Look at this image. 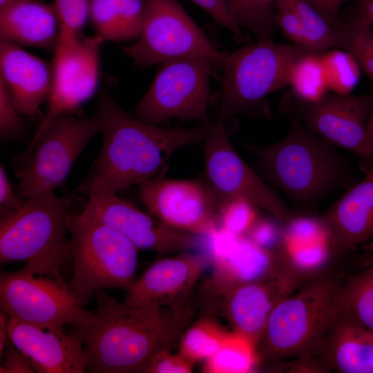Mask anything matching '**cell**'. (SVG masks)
<instances>
[{"mask_svg":"<svg viewBox=\"0 0 373 373\" xmlns=\"http://www.w3.org/2000/svg\"><path fill=\"white\" fill-rule=\"evenodd\" d=\"M95 324L74 328L91 373L142 372L151 357L175 345L189 320L188 309L141 307L95 292Z\"/></svg>","mask_w":373,"mask_h":373,"instance_id":"1","label":"cell"},{"mask_svg":"<svg viewBox=\"0 0 373 373\" xmlns=\"http://www.w3.org/2000/svg\"><path fill=\"white\" fill-rule=\"evenodd\" d=\"M104 120L99 155L86 179L101 181L118 191L162 177L178 149L204 142L218 121L188 128H165L145 122L124 111L107 91L99 94Z\"/></svg>","mask_w":373,"mask_h":373,"instance_id":"2","label":"cell"},{"mask_svg":"<svg viewBox=\"0 0 373 373\" xmlns=\"http://www.w3.org/2000/svg\"><path fill=\"white\" fill-rule=\"evenodd\" d=\"M281 140L269 146L243 144L256 157L258 173L280 190L299 215H309L329 195L354 185L348 160L337 146L294 119Z\"/></svg>","mask_w":373,"mask_h":373,"instance_id":"3","label":"cell"},{"mask_svg":"<svg viewBox=\"0 0 373 373\" xmlns=\"http://www.w3.org/2000/svg\"><path fill=\"white\" fill-rule=\"evenodd\" d=\"M72 202L71 197L44 192L0 220L1 265L25 262L23 268L34 274L64 281L61 272L72 262L67 224Z\"/></svg>","mask_w":373,"mask_h":373,"instance_id":"4","label":"cell"},{"mask_svg":"<svg viewBox=\"0 0 373 373\" xmlns=\"http://www.w3.org/2000/svg\"><path fill=\"white\" fill-rule=\"evenodd\" d=\"M343 278L321 274L279 300L256 343L258 361L309 354L338 310Z\"/></svg>","mask_w":373,"mask_h":373,"instance_id":"5","label":"cell"},{"mask_svg":"<svg viewBox=\"0 0 373 373\" xmlns=\"http://www.w3.org/2000/svg\"><path fill=\"white\" fill-rule=\"evenodd\" d=\"M308 52L294 44L257 41L227 53L218 120L238 115L270 118L267 97L288 84L293 66Z\"/></svg>","mask_w":373,"mask_h":373,"instance_id":"6","label":"cell"},{"mask_svg":"<svg viewBox=\"0 0 373 373\" xmlns=\"http://www.w3.org/2000/svg\"><path fill=\"white\" fill-rule=\"evenodd\" d=\"M73 276L69 287L85 305L97 290L127 289L135 281L138 249L117 231L81 213L67 217Z\"/></svg>","mask_w":373,"mask_h":373,"instance_id":"7","label":"cell"},{"mask_svg":"<svg viewBox=\"0 0 373 373\" xmlns=\"http://www.w3.org/2000/svg\"><path fill=\"white\" fill-rule=\"evenodd\" d=\"M104 127L99 108L90 117L67 113L52 120L12 160L13 171L21 178L17 193L26 199L53 191L65 181L88 142Z\"/></svg>","mask_w":373,"mask_h":373,"instance_id":"8","label":"cell"},{"mask_svg":"<svg viewBox=\"0 0 373 373\" xmlns=\"http://www.w3.org/2000/svg\"><path fill=\"white\" fill-rule=\"evenodd\" d=\"M136 39L124 52L141 68L189 57H207L222 68L227 55L216 48L177 0H146Z\"/></svg>","mask_w":373,"mask_h":373,"instance_id":"9","label":"cell"},{"mask_svg":"<svg viewBox=\"0 0 373 373\" xmlns=\"http://www.w3.org/2000/svg\"><path fill=\"white\" fill-rule=\"evenodd\" d=\"M1 309L9 317L43 329L86 328L96 314L86 310L64 281L23 267L0 276Z\"/></svg>","mask_w":373,"mask_h":373,"instance_id":"10","label":"cell"},{"mask_svg":"<svg viewBox=\"0 0 373 373\" xmlns=\"http://www.w3.org/2000/svg\"><path fill=\"white\" fill-rule=\"evenodd\" d=\"M215 63L207 57H189L162 63L134 115L154 125L176 118L208 122L211 98L210 77Z\"/></svg>","mask_w":373,"mask_h":373,"instance_id":"11","label":"cell"},{"mask_svg":"<svg viewBox=\"0 0 373 373\" xmlns=\"http://www.w3.org/2000/svg\"><path fill=\"white\" fill-rule=\"evenodd\" d=\"M215 131L204 141V181L213 194L219 211L234 199L249 201L283 224L296 213L242 160L229 140L225 122L218 120Z\"/></svg>","mask_w":373,"mask_h":373,"instance_id":"12","label":"cell"},{"mask_svg":"<svg viewBox=\"0 0 373 373\" xmlns=\"http://www.w3.org/2000/svg\"><path fill=\"white\" fill-rule=\"evenodd\" d=\"M373 108L371 95H327L320 100H303L288 92L280 102V109L289 119L305 126L314 134L367 160L373 159L366 124Z\"/></svg>","mask_w":373,"mask_h":373,"instance_id":"13","label":"cell"},{"mask_svg":"<svg viewBox=\"0 0 373 373\" xmlns=\"http://www.w3.org/2000/svg\"><path fill=\"white\" fill-rule=\"evenodd\" d=\"M79 189L88 196L82 212L121 233L138 250H151L164 256L187 250L198 243V235L171 227L143 212L99 180L86 179Z\"/></svg>","mask_w":373,"mask_h":373,"instance_id":"14","label":"cell"},{"mask_svg":"<svg viewBox=\"0 0 373 373\" xmlns=\"http://www.w3.org/2000/svg\"><path fill=\"white\" fill-rule=\"evenodd\" d=\"M104 41L98 35H81L73 41L56 43L47 110L32 140L59 115L67 113L79 115L82 105L97 89Z\"/></svg>","mask_w":373,"mask_h":373,"instance_id":"15","label":"cell"},{"mask_svg":"<svg viewBox=\"0 0 373 373\" xmlns=\"http://www.w3.org/2000/svg\"><path fill=\"white\" fill-rule=\"evenodd\" d=\"M138 185L149 213L168 226L204 236L218 228V206L205 181L162 176Z\"/></svg>","mask_w":373,"mask_h":373,"instance_id":"16","label":"cell"},{"mask_svg":"<svg viewBox=\"0 0 373 373\" xmlns=\"http://www.w3.org/2000/svg\"><path fill=\"white\" fill-rule=\"evenodd\" d=\"M296 363L297 370L373 373V330L340 303L334 320L313 350Z\"/></svg>","mask_w":373,"mask_h":373,"instance_id":"17","label":"cell"},{"mask_svg":"<svg viewBox=\"0 0 373 373\" xmlns=\"http://www.w3.org/2000/svg\"><path fill=\"white\" fill-rule=\"evenodd\" d=\"M207 238L215 268L212 285L220 294L238 285L267 278L287 266L280 249L262 248L246 236H236L220 227Z\"/></svg>","mask_w":373,"mask_h":373,"instance_id":"18","label":"cell"},{"mask_svg":"<svg viewBox=\"0 0 373 373\" xmlns=\"http://www.w3.org/2000/svg\"><path fill=\"white\" fill-rule=\"evenodd\" d=\"M207 262L202 254H183L160 259L126 289L124 301L141 307L188 309L187 300Z\"/></svg>","mask_w":373,"mask_h":373,"instance_id":"19","label":"cell"},{"mask_svg":"<svg viewBox=\"0 0 373 373\" xmlns=\"http://www.w3.org/2000/svg\"><path fill=\"white\" fill-rule=\"evenodd\" d=\"M299 283L300 275L285 267L267 278L235 286L222 294L225 316L235 332L256 344L275 305Z\"/></svg>","mask_w":373,"mask_h":373,"instance_id":"20","label":"cell"},{"mask_svg":"<svg viewBox=\"0 0 373 373\" xmlns=\"http://www.w3.org/2000/svg\"><path fill=\"white\" fill-rule=\"evenodd\" d=\"M9 340L30 360L37 372L84 373L87 361L82 343L63 329H43L9 317Z\"/></svg>","mask_w":373,"mask_h":373,"instance_id":"21","label":"cell"},{"mask_svg":"<svg viewBox=\"0 0 373 373\" xmlns=\"http://www.w3.org/2000/svg\"><path fill=\"white\" fill-rule=\"evenodd\" d=\"M333 255L373 242V164L356 182L319 217Z\"/></svg>","mask_w":373,"mask_h":373,"instance_id":"22","label":"cell"},{"mask_svg":"<svg viewBox=\"0 0 373 373\" xmlns=\"http://www.w3.org/2000/svg\"><path fill=\"white\" fill-rule=\"evenodd\" d=\"M0 77L19 113L32 120L42 119L40 107L49 93L51 66L19 45L1 39Z\"/></svg>","mask_w":373,"mask_h":373,"instance_id":"23","label":"cell"},{"mask_svg":"<svg viewBox=\"0 0 373 373\" xmlns=\"http://www.w3.org/2000/svg\"><path fill=\"white\" fill-rule=\"evenodd\" d=\"M58 21L53 5L37 0H14L0 8V35L17 45L55 47Z\"/></svg>","mask_w":373,"mask_h":373,"instance_id":"24","label":"cell"},{"mask_svg":"<svg viewBox=\"0 0 373 373\" xmlns=\"http://www.w3.org/2000/svg\"><path fill=\"white\" fill-rule=\"evenodd\" d=\"M146 0H90L89 17L97 35L104 41H120L138 37Z\"/></svg>","mask_w":373,"mask_h":373,"instance_id":"25","label":"cell"},{"mask_svg":"<svg viewBox=\"0 0 373 373\" xmlns=\"http://www.w3.org/2000/svg\"><path fill=\"white\" fill-rule=\"evenodd\" d=\"M256 344L246 336L229 332L219 350L207 359L204 370L211 373H245L258 363Z\"/></svg>","mask_w":373,"mask_h":373,"instance_id":"26","label":"cell"},{"mask_svg":"<svg viewBox=\"0 0 373 373\" xmlns=\"http://www.w3.org/2000/svg\"><path fill=\"white\" fill-rule=\"evenodd\" d=\"M360 10L337 28L339 47L351 54L373 83V31Z\"/></svg>","mask_w":373,"mask_h":373,"instance_id":"27","label":"cell"},{"mask_svg":"<svg viewBox=\"0 0 373 373\" xmlns=\"http://www.w3.org/2000/svg\"><path fill=\"white\" fill-rule=\"evenodd\" d=\"M340 303L358 321L373 330V265L343 278Z\"/></svg>","mask_w":373,"mask_h":373,"instance_id":"28","label":"cell"},{"mask_svg":"<svg viewBox=\"0 0 373 373\" xmlns=\"http://www.w3.org/2000/svg\"><path fill=\"white\" fill-rule=\"evenodd\" d=\"M290 92L309 102L320 100L328 90L321 54L308 52L293 66L288 79Z\"/></svg>","mask_w":373,"mask_h":373,"instance_id":"29","label":"cell"},{"mask_svg":"<svg viewBox=\"0 0 373 373\" xmlns=\"http://www.w3.org/2000/svg\"><path fill=\"white\" fill-rule=\"evenodd\" d=\"M228 333L213 321L202 319L181 336L180 352L193 363L207 360L219 350Z\"/></svg>","mask_w":373,"mask_h":373,"instance_id":"30","label":"cell"},{"mask_svg":"<svg viewBox=\"0 0 373 373\" xmlns=\"http://www.w3.org/2000/svg\"><path fill=\"white\" fill-rule=\"evenodd\" d=\"M232 15L242 28L250 30L257 41H273L276 24L275 10L260 0H227Z\"/></svg>","mask_w":373,"mask_h":373,"instance_id":"31","label":"cell"},{"mask_svg":"<svg viewBox=\"0 0 373 373\" xmlns=\"http://www.w3.org/2000/svg\"><path fill=\"white\" fill-rule=\"evenodd\" d=\"M296 12L311 42L312 51L321 54L339 47L337 30L307 0H285Z\"/></svg>","mask_w":373,"mask_h":373,"instance_id":"32","label":"cell"},{"mask_svg":"<svg viewBox=\"0 0 373 373\" xmlns=\"http://www.w3.org/2000/svg\"><path fill=\"white\" fill-rule=\"evenodd\" d=\"M328 89L347 95L360 77V66L349 52L333 50L321 54Z\"/></svg>","mask_w":373,"mask_h":373,"instance_id":"33","label":"cell"},{"mask_svg":"<svg viewBox=\"0 0 373 373\" xmlns=\"http://www.w3.org/2000/svg\"><path fill=\"white\" fill-rule=\"evenodd\" d=\"M53 7L58 21L57 42L79 37L89 17L90 0H55Z\"/></svg>","mask_w":373,"mask_h":373,"instance_id":"34","label":"cell"},{"mask_svg":"<svg viewBox=\"0 0 373 373\" xmlns=\"http://www.w3.org/2000/svg\"><path fill=\"white\" fill-rule=\"evenodd\" d=\"M258 208L243 199H234L221 209L219 221L222 228L236 236H245L258 218Z\"/></svg>","mask_w":373,"mask_h":373,"instance_id":"35","label":"cell"},{"mask_svg":"<svg viewBox=\"0 0 373 373\" xmlns=\"http://www.w3.org/2000/svg\"><path fill=\"white\" fill-rule=\"evenodd\" d=\"M275 23L293 44L309 52L311 42L296 12L285 0L275 1Z\"/></svg>","mask_w":373,"mask_h":373,"instance_id":"36","label":"cell"},{"mask_svg":"<svg viewBox=\"0 0 373 373\" xmlns=\"http://www.w3.org/2000/svg\"><path fill=\"white\" fill-rule=\"evenodd\" d=\"M23 124L14 104L10 90L0 77V137L10 141L20 137Z\"/></svg>","mask_w":373,"mask_h":373,"instance_id":"37","label":"cell"},{"mask_svg":"<svg viewBox=\"0 0 373 373\" xmlns=\"http://www.w3.org/2000/svg\"><path fill=\"white\" fill-rule=\"evenodd\" d=\"M218 25L229 30L234 39L239 43L247 38L242 29L236 21L227 0H191Z\"/></svg>","mask_w":373,"mask_h":373,"instance_id":"38","label":"cell"},{"mask_svg":"<svg viewBox=\"0 0 373 373\" xmlns=\"http://www.w3.org/2000/svg\"><path fill=\"white\" fill-rule=\"evenodd\" d=\"M193 363L180 352L172 354L169 349H162L151 357L142 372L188 373L192 372Z\"/></svg>","mask_w":373,"mask_h":373,"instance_id":"39","label":"cell"},{"mask_svg":"<svg viewBox=\"0 0 373 373\" xmlns=\"http://www.w3.org/2000/svg\"><path fill=\"white\" fill-rule=\"evenodd\" d=\"M246 236L257 245L269 250L278 249L283 242V229L274 222L258 218Z\"/></svg>","mask_w":373,"mask_h":373,"instance_id":"40","label":"cell"},{"mask_svg":"<svg viewBox=\"0 0 373 373\" xmlns=\"http://www.w3.org/2000/svg\"><path fill=\"white\" fill-rule=\"evenodd\" d=\"M0 373L37 372L30 360L10 340L6 345L1 361Z\"/></svg>","mask_w":373,"mask_h":373,"instance_id":"41","label":"cell"},{"mask_svg":"<svg viewBox=\"0 0 373 373\" xmlns=\"http://www.w3.org/2000/svg\"><path fill=\"white\" fill-rule=\"evenodd\" d=\"M25 199L12 190L4 167L0 166V220L16 211L23 204Z\"/></svg>","mask_w":373,"mask_h":373,"instance_id":"42","label":"cell"},{"mask_svg":"<svg viewBox=\"0 0 373 373\" xmlns=\"http://www.w3.org/2000/svg\"><path fill=\"white\" fill-rule=\"evenodd\" d=\"M313 5L327 19V21L336 29L341 23L338 12L348 0H307ZM356 1L357 0H355Z\"/></svg>","mask_w":373,"mask_h":373,"instance_id":"43","label":"cell"},{"mask_svg":"<svg viewBox=\"0 0 373 373\" xmlns=\"http://www.w3.org/2000/svg\"><path fill=\"white\" fill-rule=\"evenodd\" d=\"M8 315L1 309L0 312V360L3 356V352L9 341L8 330Z\"/></svg>","mask_w":373,"mask_h":373,"instance_id":"44","label":"cell"},{"mask_svg":"<svg viewBox=\"0 0 373 373\" xmlns=\"http://www.w3.org/2000/svg\"><path fill=\"white\" fill-rule=\"evenodd\" d=\"M360 10L367 17L371 24H373V0H357Z\"/></svg>","mask_w":373,"mask_h":373,"instance_id":"45","label":"cell"},{"mask_svg":"<svg viewBox=\"0 0 373 373\" xmlns=\"http://www.w3.org/2000/svg\"><path fill=\"white\" fill-rule=\"evenodd\" d=\"M366 131L369 142L373 149V108L367 118Z\"/></svg>","mask_w":373,"mask_h":373,"instance_id":"46","label":"cell"},{"mask_svg":"<svg viewBox=\"0 0 373 373\" xmlns=\"http://www.w3.org/2000/svg\"><path fill=\"white\" fill-rule=\"evenodd\" d=\"M260 1L269 6L274 7V6L275 5L276 0H260Z\"/></svg>","mask_w":373,"mask_h":373,"instance_id":"47","label":"cell"},{"mask_svg":"<svg viewBox=\"0 0 373 373\" xmlns=\"http://www.w3.org/2000/svg\"><path fill=\"white\" fill-rule=\"evenodd\" d=\"M14 0H0V8L8 4Z\"/></svg>","mask_w":373,"mask_h":373,"instance_id":"48","label":"cell"}]
</instances>
